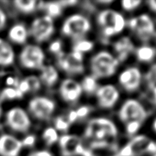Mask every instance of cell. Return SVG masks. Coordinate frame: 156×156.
Masks as SVG:
<instances>
[{
    "label": "cell",
    "mask_w": 156,
    "mask_h": 156,
    "mask_svg": "<svg viewBox=\"0 0 156 156\" xmlns=\"http://www.w3.org/2000/svg\"><path fill=\"white\" fill-rule=\"evenodd\" d=\"M148 117L146 108L140 101L129 99L124 102L119 111V117L126 124L129 135H135Z\"/></svg>",
    "instance_id": "1"
},
{
    "label": "cell",
    "mask_w": 156,
    "mask_h": 156,
    "mask_svg": "<svg viewBox=\"0 0 156 156\" xmlns=\"http://www.w3.org/2000/svg\"><path fill=\"white\" fill-rule=\"evenodd\" d=\"M118 60L107 51L97 53L91 60V69L95 78H107L113 76L117 70Z\"/></svg>",
    "instance_id": "2"
},
{
    "label": "cell",
    "mask_w": 156,
    "mask_h": 156,
    "mask_svg": "<svg viewBox=\"0 0 156 156\" xmlns=\"http://www.w3.org/2000/svg\"><path fill=\"white\" fill-rule=\"evenodd\" d=\"M98 21L105 37H112L120 33L126 25L123 15L112 9L101 12L98 16Z\"/></svg>",
    "instance_id": "3"
},
{
    "label": "cell",
    "mask_w": 156,
    "mask_h": 156,
    "mask_svg": "<svg viewBox=\"0 0 156 156\" xmlns=\"http://www.w3.org/2000/svg\"><path fill=\"white\" fill-rule=\"evenodd\" d=\"M155 142L145 135H138L132 139L120 152L119 156H142L153 152Z\"/></svg>",
    "instance_id": "4"
},
{
    "label": "cell",
    "mask_w": 156,
    "mask_h": 156,
    "mask_svg": "<svg viewBox=\"0 0 156 156\" xmlns=\"http://www.w3.org/2000/svg\"><path fill=\"white\" fill-rule=\"evenodd\" d=\"M91 29V23L82 15H73L67 18L62 27L63 34L69 37L79 39L86 34Z\"/></svg>",
    "instance_id": "5"
},
{
    "label": "cell",
    "mask_w": 156,
    "mask_h": 156,
    "mask_svg": "<svg viewBox=\"0 0 156 156\" xmlns=\"http://www.w3.org/2000/svg\"><path fill=\"white\" fill-rule=\"evenodd\" d=\"M45 55L40 47L36 45H27L24 47L20 53V62L23 67L30 69H42Z\"/></svg>",
    "instance_id": "6"
},
{
    "label": "cell",
    "mask_w": 156,
    "mask_h": 156,
    "mask_svg": "<svg viewBox=\"0 0 156 156\" xmlns=\"http://www.w3.org/2000/svg\"><path fill=\"white\" fill-rule=\"evenodd\" d=\"M58 66L69 74H81L84 72L83 54L76 51L62 52L57 55Z\"/></svg>",
    "instance_id": "7"
},
{
    "label": "cell",
    "mask_w": 156,
    "mask_h": 156,
    "mask_svg": "<svg viewBox=\"0 0 156 156\" xmlns=\"http://www.w3.org/2000/svg\"><path fill=\"white\" fill-rule=\"evenodd\" d=\"M129 26L143 41H149L155 31V24L152 18L146 14L131 18Z\"/></svg>",
    "instance_id": "8"
},
{
    "label": "cell",
    "mask_w": 156,
    "mask_h": 156,
    "mask_svg": "<svg viewBox=\"0 0 156 156\" xmlns=\"http://www.w3.org/2000/svg\"><path fill=\"white\" fill-rule=\"evenodd\" d=\"M54 32L53 18L48 15L39 17L32 22L30 34L37 42H43L48 40Z\"/></svg>",
    "instance_id": "9"
},
{
    "label": "cell",
    "mask_w": 156,
    "mask_h": 156,
    "mask_svg": "<svg viewBox=\"0 0 156 156\" xmlns=\"http://www.w3.org/2000/svg\"><path fill=\"white\" fill-rule=\"evenodd\" d=\"M7 124L12 130L26 133L30 126V120L27 113L20 108H12L6 114Z\"/></svg>",
    "instance_id": "10"
},
{
    "label": "cell",
    "mask_w": 156,
    "mask_h": 156,
    "mask_svg": "<svg viewBox=\"0 0 156 156\" xmlns=\"http://www.w3.org/2000/svg\"><path fill=\"white\" fill-rule=\"evenodd\" d=\"M29 110L36 118L47 120L54 112L55 103L46 97H37L29 103Z\"/></svg>",
    "instance_id": "11"
},
{
    "label": "cell",
    "mask_w": 156,
    "mask_h": 156,
    "mask_svg": "<svg viewBox=\"0 0 156 156\" xmlns=\"http://www.w3.org/2000/svg\"><path fill=\"white\" fill-rule=\"evenodd\" d=\"M59 143L62 156L82 155L85 149L77 136L64 135L59 139Z\"/></svg>",
    "instance_id": "12"
},
{
    "label": "cell",
    "mask_w": 156,
    "mask_h": 156,
    "mask_svg": "<svg viewBox=\"0 0 156 156\" xmlns=\"http://www.w3.org/2000/svg\"><path fill=\"white\" fill-rule=\"evenodd\" d=\"M119 82L126 91L132 92L140 88L142 82L140 70L136 67H130L120 73Z\"/></svg>",
    "instance_id": "13"
},
{
    "label": "cell",
    "mask_w": 156,
    "mask_h": 156,
    "mask_svg": "<svg viewBox=\"0 0 156 156\" xmlns=\"http://www.w3.org/2000/svg\"><path fill=\"white\" fill-rule=\"evenodd\" d=\"M96 95L99 105L105 109L113 108L120 97L118 91L113 85H106L100 87L96 91Z\"/></svg>",
    "instance_id": "14"
},
{
    "label": "cell",
    "mask_w": 156,
    "mask_h": 156,
    "mask_svg": "<svg viewBox=\"0 0 156 156\" xmlns=\"http://www.w3.org/2000/svg\"><path fill=\"white\" fill-rule=\"evenodd\" d=\"M60 94L65 101L73 103L77 101L82 94V86L76 81L71 79H65L59 88Z\"/></svg>",
    "instance_id": "15"
},
{
    "label": "cell",
    "mask_w": 156,
    "mask_h": 156,
    "mask_svg": "<svg viewBox=\"0 0 156 156\" xmlns=\"http://www.w3.org/2000/svg\"><path fill=\"white\" fill-rule=\"evenodd\" d=\"M23 145L15 136L5 134L0 136V156H18Z\"/></svg>",
    "instance_id": "16"
},
{
    "label": "cell",
    "mask_w": 156,
    "mask_h": 156,
    "mask_svg": "<svg viewBox=\"0 0 156 156\" xmlns=\"http://www.w3.org/2000/svg\"><path fill=\"white\" fill-rule=\"evenodd\" d=\"M133 43L127 37H124L119 40L114 44V50L117 53V60L125 61L129 55L134 50Z\"/></svg>",
    "instance_id": "17"
},
{
    "label": "cell",
    "mask_w": 156,
    "mask_h": 156,
    "mask_svg": "<svg viewBox=\"0 0 156 156\" xmlns=\"http://www.w3.org/2000/svg\"><path fill=\"white\" fill-rule=\"evenodd\" d=\"M15 60V52L10 44L0 38V66H9Z\"/></svg>",
    "instance_id": "18"
},
{
    "label": "cell",
    "mask_w": 156,
    "mask_h": 156,
    "mask_svg": "<svg viewBox=\"0 0 156 156\" xmlns=\"http://www.w3.org/2000/svg\"><path fill=\"white\" fill-rule=\"evenodd\" d=\"M9 37L12 42L22 44L27 39V30L21 24H17L11 27L9 32Z\"/></svg>",
    "instance_id": "19"
},
{
    "label": "cell",
    "mask_w": 156,
    "mask_h": 156,
    "mask_svg": "<svg viewBox=\"0 0 156 156\" xmlns=\"http://www.w3.org/2000/svg\"><path fill=\"white\" fill-rule=\"evenodd\" d=\"M59 79L58 72L53 66H46L41 69V79L47 87H52L56 84Z\"/></svg>",
    "instance_id": "20"
},
{
    "label": "cell",
    "mask_w": 156,
    "mask_h": 156,
    "mask_svg": "<svg viewBox=\"0 0 156 156\" xmlns=\"http://www.w3.org/2000/svg\"><path fill=\"white\" fill-rule=\"evenodd\" d=\"M136 56L140 62H149L155 58L156 50L151 46H142L136 50Z\"/></svg>",
    "instance_id": "21"
},
{
    "label": "cell",
    "mask_w": 156,
    "mask_h": 156,
    "mask_svg": "<svg viewBox=\"0 0 156 156\" xmlns=\"http://www.w3.org/2000/svg\"><path fill=\"white\" fill-rule=\"evenodd\" d=\"M41 7L44 8L47 12V15L50 18H55L61 15L62 7L59 2H40Z\"/></svg>",
    "instance_id": "22"
},
{
    "label": "cell",
    "mask_w": 156,
    "mask_h": 156,
    "mask_svg": "<svg viewBox=\"0 0 156 156\" xmlns=\"http://www.w3.org/2000/svg\"><path fill=\"white\" fill-rule=\"evenodd\" d=\"M37 3L34 0H17L14 2L15 7L23 13H31L34 12Z\"/></svg>",
    "instance_id": "23"
},
{
    "label": "cell",
    "mask_w": 156,
    "mask_h": 156,
    "mask_svg": "<svg viewBox=\"0 0 156 156\" xmlns=\"http://www.w3.org/2000/svg\"><path fill=\"white\" fill-rule=\"evenodd\" d=\"M81 86H82V89L88 94H94L98 89L97 81L94 76H86L82 81Z\"/></svg>",
    "instance_id": "24"
},
{
    "label": "cell",
    "mask_w": 156,
    "mask_h": 156,
    "mask_svg": "<svg viewBox=\"0 0 156 156\" xmlns=\"http://www.w3.org/2000/svg\"><path fill=\"white\" fill-rule=\"evenodd\" d=\"M24 94H21L16 88H6L2 91L0 95L1 100H13V99L21 98Z\"/></svg>",
    "instance_id": "25"
},
{
    "label": "cell",
    "mask_w": 156,
    "mask_h": 156,
    "mask_svg": "<svg viewBox=\"0 0 156 156\" xmlns=\"http://www.w3.org/2000/svg\"><path fill=\"white\" fill-rule=\"evenodd\" d=\"M93 47H94V44L92 41H88V40H79L75 44L73 47V51L79 52L83 54L84 53L92 50Z\"/></svg>",
    "instance_id": "26"
},
{
    "label": "cell",
    "mask_w": 156,
    "mask_h": 156,
    "mask_svg": "<svg viewBox=\"0 0 156 156\" xmlns=\"http://www.w3.org/2000/svg\"><path fill=\"white\" fill-rule=\"evenodd\" d=\"M43 139L48 146L54 144L56 141H58V139H59L57 131L54 128L48 127L43 133Z\"/></svg>",
    "instance_id": "27"
},
{
    "label": "cell",
    "mask_w": 156,
    "mask_h": 156,
    "mask_svg": "<svg viewBox=\"0 0 156 156\" xmlns=\"http://www.w3.org/2000/svg\"><path fill=\"white\" fill-rule=\"evenodd\" d=\"M145 79L151 91L156 88V63L153 64L149 68V69L146 73Z\"/></svg>",
    "instance_id": "28"
},
{
    "label": "cell",
    "mask_w": 156,
    "mask_h": 156,
    "mask_svg": "<svg viewBox=\"0 0 156 156\" xmlns=\"http://www.w3.org/2000/svg\"><path fill=\"white\" fill-rule=\"evenodd\" d=\"M24 81L27 82L30 91H34H34H37L38 90L41 88V81H40V79H38L37 77H36V76H28V77L24 79Z\"/></svg>",
    "instance_id": "29"
},
{
    "label": "cell",
    "mask_w": 156,
    "mask_h": 156,
    "mask_svg": "<svg viewBox=\"0 0 156 156\" xmlns=\"http://www.w3.org/2000/svg\"><path fill=\"white\" fill-rule=\"evenodd\" d=\"M69 124L68 120L63 117H58L55 120V126L56 130L66 131L69 129Z\"/></svg>",
    "instance_id": "30"
},
{
    "label": "cell",
    "mask_w": 156,
    "mask_h": 156,
    "mask_svg": "<svg viewBox=\"0 0 156 156\" xmlns=\"http://www.w3.org/2000/svg\"><path fill=\"white\" fill-rule=\"evenodd\" d=\"M142 2L140 0H123L121 2L122 7L126 11H133L138 8Z\"/></svg>",
    "instance_id": "31"
},
{
    "label": "cell",
    "mask_w": 156,
    "mask_h": 156,
    "mask_svg": "<svg viewBox=\"0 0 156 156\" xmlns=\"http://www.w3.org/2000/svg\"><path fill=\"white\" fill-rule=\"evenodd\" d=\"M50 52L54 54H56V56L59 55V53H62V43L59 41H55L53 43H51V44L50 45Z\"/></svg>",
    "instance_id": "32"
},
{
    "label": "cell",
    "mask_w": 156,
    "mask_h": 156,
    "mask_svg": "<svg viewBox=\"0 0 156 156\" xmlns=\"http://www.w3.org/2000/svg\"><path fill=\"white\" fill-rule=\"evenodd\" d=\"M90 111H91V108L88 106H82L81 108H79V109H77V111H76L78 119L85 117L86 116H88Z\"/></svg>",
    "instance_id": "33"
},
{
    "label": "cell",
    "mask_w": 156,
    "mask_h": 156,
    "mask_svg": "<svg viewBox=\"0 0 156 156\" xmlns=\"http://www.w3.org/2000/svg\"><path fill=\"white\" fill-rule=\"evenodd\" d=\"M16 88L22 94H24V93H27V92H28V91H30V90H29L28 85H27V82L24 81V80H22V81H21V82H18V85H17Z\"/></svg>",
    "instance_id": "34"
},
{
    "label": "cell",
    "mask_w": 156,
    "mask_h": 156,
    "mask_svg": "<svg viewBox=\"0 0 156 156\" xmlns=\"http://www.w3.org/2000/svg\"><path fill=\"white\" fill-rule=\"evenodd\" d=\"M35 141H36V139H35L34 136L30 135L26 136L23 140V141H21V143H22L23 146H32L35 143Z\"/></svg>",
    "instance_id": "35"
},
{
    "label": "cell",
    "mask_w": 156,
    "mask_h": 156,
    "mask_svg": "<svg viewBox=\"0 0 156 156\" xmlns=\"http://www.w3.org/2000/svg\"><path fill=\"white\" fill-rule=\"evenodd\" d=\"M67 120H68L69 123H74V122H76V120H78V117H77V114H76V111H70L69 114L68 115V117H67Z\"/></svg>",
    "instance_id": "36"
},
{
    "label": "cell",
    "mask_w": 156,
    "mask_h": 156,
    "mask_svg": "<svg viewBox=\"0 0 156 156\" xmlns=\"http://www.w3.org/2000/svg\"><path fill=\"white\" fill-rule=\"evenodd\" d=\"M6 23V15L2 9H0V30L5 27Z\"/></svg>",
    "instance_id": "37"
},
{
    "label": "cell",
    "mask_w": 156,
    "mask_h": 156,
    "mask_svg": "<svg viewBox=\"0 0 156 156\" xmlns=\"http://www.w3.org/2000/svg\"><path fill=\"white\" fill-rule=\"evenodd\" d=\"M29 156H52V155L47 151H38L30 154Z\"/></svg>",
    "instance_id": "38"
},
{
    "label": "cell",
    "mask_w": 156,
    "mask_h": 156,
    "mask_svg": "<svg viewBox=\"0 0 156 156\" xmlns=\"http://www.w3.org/2000/svg\"><path fill=\"white\" fill-rule=\"evenodd\" d=\"M60 5L62 7H66V6H73L78 2L77 1H59V2Z\"/></svg>",
    "instance_id": "39"
},
{
    "label": "cell",
    "mask_w": 156,
    "mask_h": 156,
    "mask_svg": "<svg viewBox=\"0 0 156 156\" xmlns=\"http://www.w3.org/2000/svg\"><path fill=\"white\" fill-rule=\"evenodd\" d=\"M148 5L150 8V9L153 12H156V0H151L147 2Z\"/></svg>",
    "instance_id": "40"
},
{
    "label": "cell",
    "mask_w": 156,
    "mask_h": 156,
    "mask_svg": "<svg viewBox=\"0 0 156 156\" xmlns=\"http://www.w3.org/2000/svg\"><path fill=\"white\" fill-rule=\"evenodd\" d=\"M152 94H153V101H154V103L156 105V88L155 89L152 90Z\"/></svg>",
    "instance_id": "41"
},
{
    "label": "cell",
    "mask_w": 156,
    "mask_h": 156,
    "mask_svg": "<svg viewBox=\"0 0 156 156\" xmlns=\"http://www.w3.org/2000/svg\"><path fill=\"white\" fill-rule=\"evenodd\" d=\"M113 1L111 0H108V1H105V0H101V1H98V2L101 3V4H110V3L112 2Z\"/></svg>",
    "instance_id": "42"
},
{
    "label": "cell",
    "mask_w": 156,
    "mask_h": 156,
    "mask_svg": "<svg viewBox=\"0 0 156 156\" xmlns=\"http://www.w3.org/2000/svg\"><path fill=\"white\" fill-rule=\"evenodd\" d=\"M152 128H153V130L156 133V118L154 120L153 123H152Z\"/></svg>",
    "instance_id": "43"
},
{
    "label": "cell",
    "mask_w": 156,
    "mask_h": 156,
    "mask_svg": "<svg viewBox=\"0 0 156 156\" xmlns=\"http://www.w3.org/2000/svg\"><path fill=\"white\" fill-rule=\"evenodd\" d=\"M151 155L152 156H156V143H155V149H154L153 152L151 153Z\"/></svg>",
    "instance_id": "44"
},
{
    "label": "cell",
    "mask_w": 156,
    "mask_h": 156,
    "mask_svg": "<svg viewBox=\"0 0 156 156\" xmlns=\"http://www.w3.org/2000/svg\"><path fill=\"white\" fill-rule=\"evenodd\" d=\"M152 38H153L154 41H155V43L156 44V31H155V33H154V34L152 35Z\"/></svg>",
    "instance_id": "45"
},
{
    "label": "cell",
    "mask_w": 156,
    "mask_h": 156,
    "mask_svg": "<svg viewBox=\"0 0 156 156\" xmlns=\"http://www.w3.org/2000/svg\"><path fill=\"white\" fill-rule=\"evenodd\" d=\"M1 115H2V107H1V105H0V117H1Z\"/></svg>",
    "instance_id": "46"
}]
</instances>
